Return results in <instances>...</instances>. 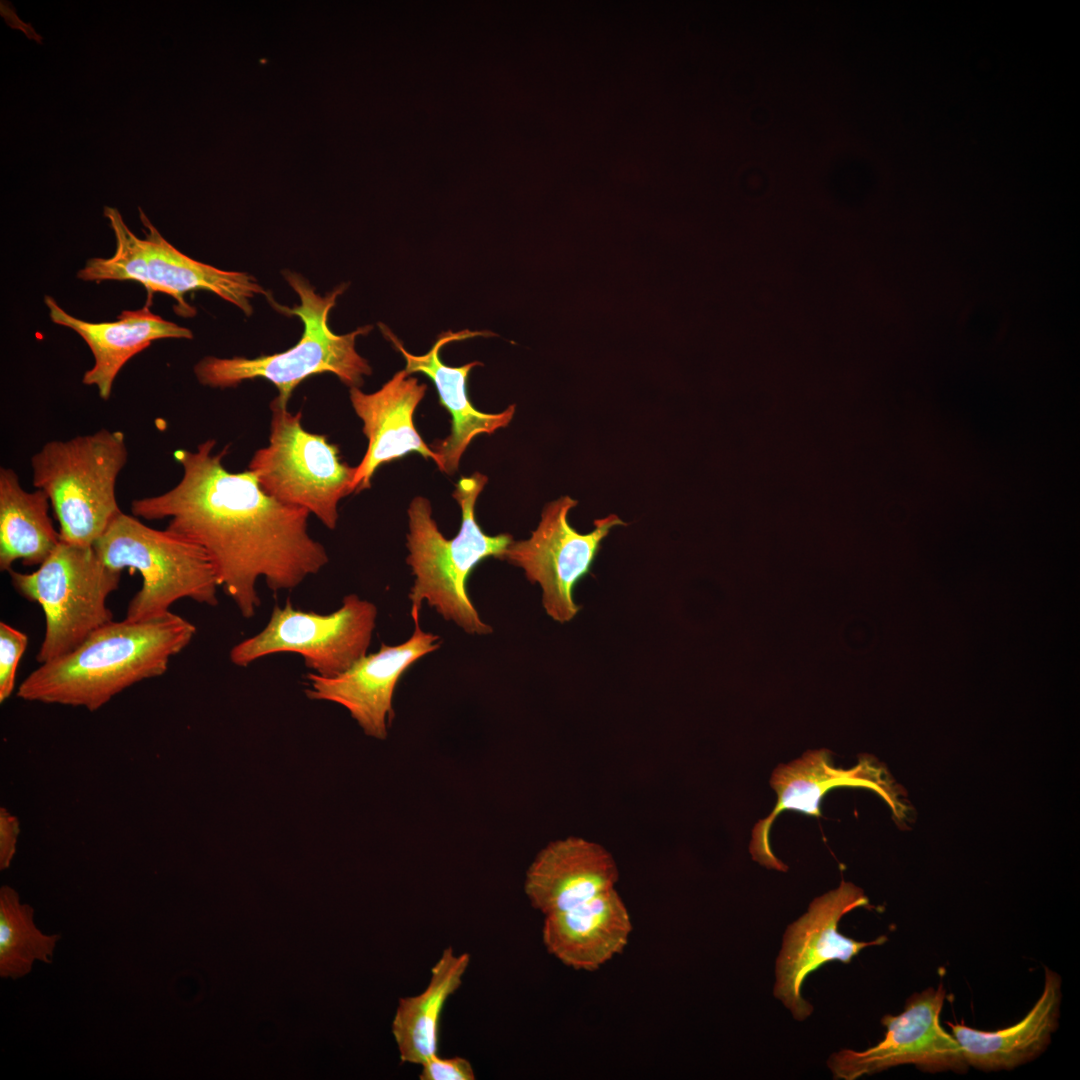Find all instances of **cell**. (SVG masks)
<instances>
[{
	"label": "cell",
	"mask_w": 1080,
	"mask_h": 1080,
	"mask_svg": "<svg viewBox=\"0 0 1080 1080\" xmlns=\"http://www.w3.org/2000/svg\"><path fill=\"white\" fill-rule=\"evenodd\" d=\"M376 618V606L356 594L346 595L329 614L296 609L288 600L276 605L265 628L236 644L229 657L244 667L274 653H297L313 673L335 677L367 654Z\"/></svg>",
	"instance_id": "10"
},
{
	"label": "cell",
	"mask_w": 1080,
	"mask_h": 1080,
	"mask_svg": "<svg viewBox=\"0 0 1080 1080\" xmlns=\"http://www.w3.org/2000/svg\"><path fill=\"white\" fill-rule=\"evenodd\" d=\"M945 996L942 984L910 996L900 1014L881 1019L886 1033L879 1043L864 1051L842 1049L829 1057L833 1077L854 1080L904 1064L926 1072H965L968 1065L957 1040L940 1025Z\"/></svg>",
	"instance_id": "12"
},
{
	"label": "cell",
	"mask_w": 1080,
	"mask_h": 1080,
	"mask_svg": "<svg viewBox=\"0 0 1080 1080\" xmlns=\"http://www.w3.org/2000/svg\"><path fill=\"white\" fill-rule=\"evenodd\" d=\"M411 617L414 630L405 642L398 645L382 643L376 653L364 655L335 677L309 673L307 697L343 706L366 735L386 738L388 724L394 717L392 702L397 683L416 661L441 645L438 635L421 629L419 615Z\"/></svg>",
	"instance_id": "14"
},
{
	"label": "cell",
	"mask_w": 1080,
	"mask_h": 1080,
	"mask_svg": "<svg viewBox=\"0 0 1080 1080\" xmlns=\"http://www.w3.org/2000/svg\"><path fill=\"white\" fill-rule=\"evenodd\" d=\"M215 439L196 451L178 449L183 468L170 490L131 502L133 516L168 519L167 530L199 545L210 557L220 586L241 615L260 605V577L273 592L290 590L327 563L324 546L308 533L309 512L266 493L249 471L233 473L223 464L228 447L215 453Z\"/></svg>",
	"instance_id": "1"
},
{
	"label": "cell",
	"mask_w": 1080,
	"mask_h": 1080,
	"mask_svg": "<svg viewBox=\"0 0 1080 1080\" xmlns=\"http://www.w3.org/2000/svg\"><path fill=\"white\" fill-rule=\"evenodd\" d=\"M127 459L124 433L108 429L49 441L32 456L33 485L50 500L61 542L92 547L122 513L116 482Z\"/></svg>",
	"instance_id": "5"
},
{
	"label": "cell",
	"mask_w": 1080,
	"mask_h": 1080,
	"mask_svg": "<svg viewBox=\"0 0 1080 1080\" xmlns=\"http://www.w3.org/2000/svg\"><path fill=\"white\" fill-rule=\"evenodd\" d=\"M469 963L468 953L456 954L451 947L445 948L425 989L399 999L392 1033L402 1062L421 1065L438 1054L443 1008L461 986Z\"/></svg>",
	"instance_id": "22"
},
{
	"label": "cell",
	"mask_w": 1080,
	"mask_h": 1080,
	"mask_svg": "<svg viewBox=\"0 0 1080 1080\" xmlns=\"http://www.w3.org/2000/svg\"><path fill=\"white\" fill-rule=\"evenodd\" d=\"M868 906L862 889L841 881L836 889L815 898L808 911L787 927L776 960L774 996L796 1020H805L813 1012L812 1005L801 994L810 973L833 960L848 964L864 948L887 941L886 936L869 942L857 941L838 931V923L845 914Z\"/></svg>",
	"instance_id": "13"
},
{
	"label": "cell",
	"mask_w": 1080,
	"mask_h": 1080,
	"mask_svg": "<svg viewBox=\"0 0 1080 1080\" xmlns=\"http://www.w3.org/2000/svg\"><path fill=\"white\" fill-rule=\"evenodd\" d=\"M409 375L405 369L400 370L373 393L350 388L352 407L362 420L363 433L368 439L367 451L356 467L353 492L369 488L372 476L381 465L410 452L432 459L441 470L438 455L423 441L413 421L427 386Z\"/></svg>",
	"instance_id": "16"
},
{
	"label": "cell",
	"mask_w": 1080,
	"mask_h": 1080,
	"mask_svg": "<svg viewBox=\"0 0 1080 1080\" xmlns=\"http://www.w3.org/2000/svg\"><path fill=\"white\" fill-rule=\"evenodd\" d=\"M195 633L191 622L171 611L142 621H111L69 653L40 664L17 697L95 711L135 683L163 675Z\"/></svg>",
	"instance_id": "2"
},
{
	"label": "cell",
	"mask_w": 1080,
	"mask_h": 1080,
	"mask_svg": "<svg viewBox=\"0 0 1080 1080\" xmlns=\"http://www.w3.org/2000/svg\"><path fill=\"white\" fill-rule=\"evenodd\" d=\"M884 774L882 768L866 758L853 768H838L832 760V752L825 748L808 750L794 761L779 764L770 777V785L777 796L776 805L752 830L749 850L753 860L768 869L786 871L787 866L773 854L770 846L774 820L786 810L820 818L822 798L837 787L871 788L898 815L895 792Z\"/></svg>",
	"instance_id": "15"
},
{
	"label": "cell",
	"mask_w": 1080,
	"mask_h": 1080,
	"mask_svg": "<svg viewBox=\"0 0 1080 1080\" xmlns=\"http://www.w3.org/2000/svg\"><path fill=\"white\" fill-rule=\"evenodd\" d=\"M283 275L298 294L300 304L292 308L276 303L274 306L301 319L304 325L301 339L284 352L253 359L204 357L194 367L195 376L202 385L223 389L235 387L245 380L264 378L278 390L272 401L287 407L295 388L310 376L328 372L350 388H359L363 377L371 375L372 369L356 351L355 342L358 336L368 334L372 326L338 335L328 325V314L346 286L341 285L321 296L301 275L288 270Z\"/></svg>",
	"instance_id": "4"
},
{
	"label": "cell",
	"mask_w": 1080,
	"mask_h": 1080,
	"mask_svg": "<svg viewBox=\"0 0 1080 1080\" xmlns=\"http://www.w3.org/2000/svg\"><path fill=\"white\" fill-rule=\"evenodd\" d=\"M93 547L108 567L138 571L142 576V587L128 605L127 620L158 617L183 598L209 606L218 604L220 584L208 554L167 529L151 528L122 512Z\"/></svg>",
	"instance_id": "6"
},
{
	"label": "cell",
	"mask_w": 1080,
	"mask_h": 1080,
	"mask_svg": "<svg viewBox=\"0 0 1080 1080\" xmlns=\"http://www.w3.org/2000/svg\"><path fill=\"white\" fill-rule=\"evenodd\" d=\"M270 409L269 444L254 453L248 470L266 493L335 529L338 503L353 492L356 467L341 460L325 435L304 429L301 411L291 413L274 401Z\"/></svg>",
	"instance_id": "9"
},
{
	"label": "cell",
	"mask_w": 1080,
	"mask_h": 1080,
	"mask_svg": "<svg viewBox=\"0 0 1080 1080\" xmlns=\"http://www.w3.org/2000/svg\"><path fill=\"white\" fill-rule=\"evenodd\" d=\"M421 1080H474L471 1063L463 1057L442 1058L438 1054L421 1065Z\"/></svg>",
	"instance_id": "26"
},
{
	"label": "cell",
	"mask_w": 1080,
	"mask_h": 1080,
	"mask_svg": "<svg viewBox=\"0 0 1080 1080\" xmlns=\"http://www.w3.org/2000/svg\"><path fill=\"white\" fill-rule=\"evenodd\" d=\"M28 644V637L7 623H0V702L6 701L15 687L19 660Z\"/></svg>",
	"instance_id": "25"
},
{
	"label": "cell",
	"mask_w": 1080,
	"mask_h": 1080,
	"mask_svg": "<svg viewBox=\"0 0 1080 1080\" xmlns=\"http://www.w3.org/2000/svg\"><path fill=\"white\" fill-rule=\"evenodd\" d=\"M380 329L386 338L401 352L408 374L422 373L435 384L440 404L451 415L452 427L447 438L436 441L433 451L441 461V471L452 474L457 471L460 458L470 442L480 434H492L497 429L506 427L515 413V405L508 406L500 413H484L477 410L467 396L466 384L470 371L482 365L478 361L459 367H452L442 362V348L453 341H461L476 336H488L486 331L463 330L441 333L431 349L423 355L408 352L401 341L383 324Z\"/></svg>",
	"instance_id": "17"
},
{
	"label": "cell",
	"mask_w": 1080,
	"mask_h": 1080,
	"mask_svg": "<svg viewBox=\"0 0 1080 1080\" xmlns=\"http://www.w3.org/2000/svg\"><path fill=\"white\" fill-rule=\"evenodd\" d=\"M20 834L18 818L6 808H0V870H6L16 853V845Z\"/></svg>",
	"instance_id": "27"
},
{
	"label": "cell",
	"mask_w": 1080,
	"mask_h": 1080,
	"mask_svg": "<svg viewBox=\"0 0 1080 1080\" xmlns=\"http://www.w3.org/2000/svg\"><path fill=\"white\" fill-rule=\"evenodd\" d=\"M488 479L475 472L461 477L453 492L461 508L458 534L447 539L432 517L430 502L415 497L408 508L409 532L406 563L411 567L414 583L408 595L411 616L419 615L424 601L445 620L455 623L470 635L491 634L492 627L484 622L467 591V580L474 568L484 559L500 560L513 538L510 534L495 536L484 533L475 517V504Z\"/></svg>",
	"instance_id": "3"
},
{
	"label": "cell",
	"mask_w": 1080,
	"mask_h": 1080,
	"mask_svg": "<svg viewBox=\"0 0 1080 1080\" xmlns=\"http://www.w3.org/2000/svg\"><path fill=\"white\" fill-rule=\"evenodd\" d=\"M104 216L114 232L116 250L109 258L89 259L77 272V278L81 280L139 282L149 294L159 292L174 298L175 312L185 318L196 314V308L184 299V294L194 290L210 291L237 306L246 316L253 313L251 298L259 294L270 296L247 273L221 270L177 250L141 208L139 216L145 227L143 239L128 228L116 208L105 206Z\"/></svg>",
	"instance_id": "7"
},
{
	"label": "cell",
	"mask_w": 1080,
	"mask_h": 1080,
	"mask_svg": "<svg viewBox=\"0 0 1080 1080\" xmlns=\"http://www.w3.org/2000/svg\"><path fill=\"white\" fill-rule=\"evenodd\" d=\"M576 505L577 501L569 496L548 503L530 538L513 540L500 558L522 568L531 583L540 585L543 608L561 624L572 620L581 609L573 599V591L591 573L602 540L613 527L627 525L610 514L596 519L593 531L579 533L568 520Z\"/></svg>",
	"instance_id": "11"
},
{
	"label": "cell",
	"mask_w": 1080,
	"mask_h": 1080,
	"mask_svg": "<svg viewBox=\"0 0 1080 1080\" xmlns=\"http://www.w3.org/2000/svg\"><path fill=\"white\" fill-rule=\"evenodd\" d=\"M8 572L14 589L43 609L45 633L36 655L40 664L69 653L113 621L106 601L118 589L121 571L105 565L93 546L60 542L36 571Z\"/></svg>",
	"instance_id": "8"
},
{
	"label": "cell",
	"mask_w": 1080,
	"mask_h": 1080,
	"mask_svg": "<svg viewBox=\"0 0 1080 1080\" xmlns=\"http://www.w3.org/2000/svg\"><path fill=\"white\" fill-rule=\"evenodd\" d=\"M1062 980L1045 967L1042 994L1016 1024L996 1031H981L963 1023H950L968 1066L985 1071L1010 1070L1039 1057L1059 1025Z\"/></svg>",
	"instance_id": "21"
},
{
	"label": "cell",
	"mask_w": 1080,
	"mask_h": 1080,
	"mask_svg": "<svg viewBox=\"0 0 1080 1080\" xmlns=\"http://www.w3.org/2000/svg\"><path fill=\"white\" fill-rule=\"evenodd\" d=\"M50 500L41 489L28 492L11 468H0V569L21 560L41 565L60 544L49 516Z\"/></svg>",
	"instance_id": "23"
},
{
	"label": "cell",
	"mask_w": 1080,
	"mask_h": 1080,
	"mask_svg": "<svg viewBox=\"0 0 1080 1080\" xmlns=\"http://www.w3.org/2000/svg\"><path fill=\"white\" fill-rule=\"evenodd\" d=\"M61 934H46L34 922V909L22 903L9 885L0 888V976L12 980L28 975L34 963L53 962Z\"/></svg>",
	"instance_id": "24"
},
{
	"label": "cell",
	"mask_w": 1080,
	"mask_h": 1080,
	"mask_svg": "<svg viewBox=\"0 0 1080 1080\" xmlns=\"http://www.w3.org/2000/svg\"><path fill=\"white\" fill-rule=\"evenodd\" d=\"M632 925L614 888L568 910L545 915L543 942L565 965L595 970L620 953Z\"/></svg>",
	"instance_id": "20"
},
{
	"label": "cell",
	"mask_w": 1080,
	"mask_h": 1080,
	"mask_svg": "<svg viewBox=\"0 0 1080 1080\" xmlns=\"http://www.w3.org/2000/svg\"><path fill=\"white\" fill-rule=\"evenodd\" d=\"M616 863L602 846L569 837L541 850L526 873L525 893L544 915L568 910L614 888Z\"/></svg>",
	"instance_id": "18"
},
{
	"label": "cell",
	"mask_w": 1080,
	"mask_h": 1080,
	"mask_svg": "<svg viewBox=\"0 0 1080 1080\" xmlns=\"http://www.w3.org/2000/svg\"><path fill=\"white\" fill-rule=\"evenodd\" d=\"M53 323L75 331L88 345L94 365L84 373L82 382L96 386L99 396L108 400L121 368L151 343L164 338L193 337L192 331L163 319L150 310V303L137 310L122 311L112 322H88L68 314L55 299L45 296Z\"/></svg>",
	"instance_id": "19"
}]
</instances>
